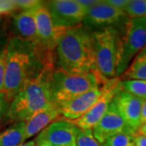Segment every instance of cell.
Returning <instances> with one entry per match:
<instances>
[{"label":"cell","instance_id":"cell-1","mask_svg":"<svg viewBox=\"0 0 146 146\" xmlns=\"http://www.w3.org/2000/svg\"><path fill=\"white\" fill-rule=\"evenodd\" d=\"M55 68L54 51L36 42L10 36L6 45V74L3 94L10 103L23 84L42 72Z\"/></svg>","mask_w":146,"mask_h":146},{"label":"cell","instance_id":"cell-2","mask_svg":"<svg viewBox=\"0 0 146 146\" xmlns=\"http://www.w3.org/2000/svg\"><path fill=\"white\" fill-rule=\"evenodd\" d=\"M56 68L74 74L96 71L93 31L84 25L64 29L54 50Z\"/></svg>","mask_w":146,"mask_h":146},{"label":"cell","instance_id":"cell-3","mask_svg":"<svg viewBox=\"0 0 146 146\" xmlns=\"http://www.w3.org/2000/svg\"><path fill=\"white\" fill-rule=\"evenodd\" d=\"M55 68L46 69L23 84L9 103L8 119L13 123L26 122L37 111L55 102L50 86V76Z\"/></svg>","mask_w":146,"mask_h":146},{"label":"cell","instance_id":"cell-4","mask_svg":"<svg viewBox=\"0 0 146 146\" xmlns=\"http://www.w3.org/2000/svg\"><path fill=\"white\" fill-rule=\"evenodd\" d=\"M106 80L97 71L74 74L55 68L50 79L53 100L58 104L70 101L96 87L102 86Z\"/></svg>","mask_w":146,"mask_h":146},{"label":"cell","instance_id":"cell-5","mask_svg":"<svg viewBox=\"0 0 146 146\" xmlns=\"http://www.w3.org/2000/svg\"><path fill=\"white\" fill-rule=\"evenodd\" d=\"M96 71L107 79L116 77L120 36L114 27L93 32Z\"/></svg>","mask_w":146,"mask_h":146},{"label":"cell","instance_id":"cell-6","mask_svg":"<svg viewBox=\"0 0 146 146\" xmlns=\"http://www.w3.org/2000/svg\"><path fill=\"white\" fill-rule=\"evenodd\" d=\"M145 46L146 17L130 18L126 24L125 34L120 38L116 77L122 76L133 58Z\"/></svg>","mask_w":146,"mask_h":146},{"label":"cell","instance_id":"cell-7","mask_svg":"<svg viewBox=\"0 0 146 146\" xmlns=\"http://www.w3.org/2000/svg\"><path fill=\"white\" fill-rule=\"evenodd\" d=\"M121 83L119 77L106 80L102 84V94L99 100L82 117L71 122L79 129L93 130L108 110L115 95L122 89Z\"/></svg>","mask_w":146,"mask_h":146},{"label":"cell","instance_id":"cell-8","mask_svg":"<svg viewBox=\"0 0 146 146\" xmlns=\"http://www.w3.org/2000/svg\"><path fill=\"white\" fill-rule=\"evenodd\" d=\"M54 25L58 29H68L82 25L87 11L76 0H54L46 3Z\"/></svg>","mask_w":146,"mask_h":146},{"label":"cell","instance_id":"cell-9","mask_svg":"<svg viewBox=\"0 0 146 146\" xmlns=\"http://www.w3.org/2000/svg\"><path fill=\"white\" fill-rule=\"evenodd\" d=\"M32 11L36 25L38 44L54 51L58 38L64 29H56L54 25L50 11L46 3L40 2L32 8Z\"/></svg>","mask_w":146,"mask_h":146},{"label":"cell","instance_id":"cell-10","mask_svg":"<svg viewBox=\"0 0 146 146\" xmlns=\"http://www.w3.org/2000/svg\"><path fill=\"white\" fill-rule=\"evenodd\" d=\"M127 16L123 11L119 10L108 4L106 1L99 3L87 11L84 18L82 25L88 29L100 30L105 28L113 27L117 22Z\"/></svg>","mask_w":146,"mask_h":146},{"label":"cell","instance_id":"cell-11","mask_svg":"<svg viewBox=\"0 0 146 146\" xmlns=\"http://www.w3.org/2000/svg\"><path fill=\"white\" fill-rule=\"evenodd\" d=\"M144 100L121 89L115 96L113 102L125 121L131 132L136 135L141 127V113Z\"/></svg>","mask_w":146,"mask_h":146},{"label":"cell","instance_id":"cell-12","mask_svg":"<svg viewBox=\"0 0 146 146\" xmlns=\"http://www.w3.org/2000/svg\"><path fill=\"white\" fill-rule=\"evenodd\" d=\"M121 132L132 134L112 101L102 119L94 127L93 133L96 140L102 145L111 136Z\"/></svg>","mask_w":146,"mask_h":146},{"label":"cell","instance_id":"cell-13","mask_svg":"<svg viewBox=\"0 0 146 146\" xmlns=\"http://www.w3.org/2000/svg\"><path fill=\"white\" fill-rule=\"evenodd\" d=\"M102 94V85L96 87L73 99L59 103L61 114L68 121H74L82 117L99 100Z\"/></svg>","mask_w":146,"mask_h":146},{"label":"cell","instance_id":"cell-14","mask_svg":"<svg viewBox=\"0 0 146 146\" xmlns=\"http://www.w3.org/2000/svg\"><path fill=\"white\" fill-rule=\"evenodd\" d=\"M78 127L71 121L58 120L40 133L52 146H76Z\"/></svg>","mask_w":146,"mask_h":146},{"label":"cell","instance_id":"cell-15","mask_svg":"<svg viewBox=\"0 0 146 146\" xmlns=\"http://www.w3.org/2000/svg\"><path fill=\"white\" fill-rule=\"evenodd\" d=\"M62 117L60 106L57 102L37 111L25 122V141L39 134L52 123Z\"/></svg>","mask_w":146,"mask_h":146},{"label":"cell","instance_id":"cell-16","mask_svg":"<svg viewBox=\"0 0 146 146\" xmlns=\"http://www.w3.org/2000/svg\"><path fill=\"white\" fill-rule=\"evenodd\" d=\"M13 36L33 42H37L36 25L32 9L22 10L12 17Z\"/></svg>","mask_w":146,"mask_h":146},{"label":"cell","instance_id":"cell-17","mask_svg":"<svg viewBox=\"0 0 146 146\" xmlns=\"http://www.w3.org/2000/svg\"><path fill=\"white\" fill-rule=\"evenodd\" d=\"M25 122H17L0 131V146H18L25 142Z\"/></svg>","mask_w":146,"mask_h":146},{"label":"cell","instance_id":"cell-18","mask_svg":"<svg viewBox=\"0 0 146 146\" xmlns=\"http://www.w3.org/2000/svg\"><path fill=\"white\" fill-rule=\"evenodd\" d=\"M122 80H146V46L133 58L128 68L121 76Z\"/></svg>","mask_w":146,"mask_h":146},{"label":"cell","instance_id":"cell-19","mask_svg":"<svg viewBox=\"0 0 146 146\" xmlns=\"http://www.w3.org/2000/svg\"><path fill=\"white\" fill-rule=\"evenodd\" d=\"M122 89L142 100L146 99V80H122Z\"/></svg>","mask_w":146,"mask_h":146},{"label":"cell","instance_id":"cell-20","mask_svg":"<svg viewBox=\"0 0 146 146\" xmlns=\"http://www.w3.org/2000/svg\"><path fill=\"white\" fill-rule=\"evenodd\" d=\"M124 12L131 18L146 17V0H130Z\"/></svg>","mask_w":146,"mask_h":146},{"label":"cell","instance_id":"cell-21","mask_svg":"<svg viewBox=\"0 0 146 146\" xmlns=\"http://www.w3.org/2000/svg\"><path fill=\"white\" fill-rule=\"evenodd\" d=\"M135 135L128 132H121L111 136L102 144V146H132L134 143Z\"/></svg>","mask_w":146,"mask_h":146},{"label":"cell","instance_id":"cell-22","mask_svg":"<svg viewBox=\"0 0 146 146\" xmlns=\"http://www.w3.org/2000/svg\"><path fill=\"white\" fill-rule=\"evenodd\" d=\"M76 146H101V144L94 137L93 130H83L78 128Z\"/></svg>","mask_w":146,"mask_h":146},{"label":"cell","instance_id":"cell-23","mask_svg":"<svg viewBox=\"0 0 146 146\" xmlns=\"http://www.w3.org/2000/svg\"><path fill=\"white\" fill-rule=\"evenodd\" d=\"M6 47L0 52V93H3L5 83Z\"/></svg>","mask_w":146,"mask_h":146},{"label":"cell","instance_id":"cell-24","mask_svg":"<svg viewBox=\"0 0 146 146\" xmlns=\"http://www.w3.org/2000/svg\"><path fill=\"white\" fill-rule=\"evenodd\" d=\"M41 1L36 0H24V1H16L14 2V4L16 7H18L21 10H29L32 9L36 6Z\"/></svg>","mask_w":146,"mask_h":146},{"label":"cell","instance_id":"cell-25","mask_svg":"<svg viewBox=\"0 0 146 146\" xmlns=\"http://www.w3.org/2000/svg\"><path fill=\"white\" fill-rule=\"evenodd\" d=\"M9 107V102L6 100L5 96L3 93H0V123L4 116H7Z\"/></svg>","mask_w":146,"mask_h":146},{"label":"cell","instance_id":"cell-26","mask_svg":"<svg viewBox=\"0 0 146 146\" xmlns=\"http://www.w3.org/2000/svg\"><path fill=\"white\" fill-rule=\"evenodd\" d=\"M108 4L119 10L124 11L130 0H105Z\"/></svg>","mask_w":146,"mask_h":146},{"label":"cell","instance_id":"cell-27","mask_svg":"<svg viewBox=\"0 0 146 146\" xmlns=\"http://www.w3.org/2000/svg\"><path fill=\"white\" fill-rule=\"evenodd\" d=\"M80 5L83 7L86 11L90 10L94 6L97 5L100 2V0H76Z\"/></svg>","mask_w":146,"mask_h":146},{"label":"cell","instance_id":"cell-28","mask_svg":"<svg viewBox=\"0 0 146 146\" xmlns=\"http://www.w3.org/2000/svg\"><path fill=\"white\" fill-rule=\"evenodd\" d=\"M134 143L136 146H146V136L136 134L134 137Z\"/></svg>","mask_w":146,"mask_h":146},{"label":"cell","instance_id":"cell-29","mask_svg":"<svg viewBox=\"0 0 146 146\" xmlns=\"http://www.w3.org/2000/svg\"><path fill=\"white\" fill-rule=\"evenodd\" d=\"M35 140H36V146H52V145L41 134H39Z\"/></svg>","mask_w":146,"mask_h":146},{"label":"cell","instance_id":"cell-30","mask_svg":"<svg viewBox=\"0 0 146 146\" xmlns=\"http://www.w3.org/2000/svg\"><path fill=\"white\" fill-rule=\"evenodd\" d=\"M146 123V99L144 100L141 113V125Z\"/></svg>","mask_w":146,"mask_h":146},{"label":"cell","instance_id":"cell-31","mask_svg":"<svg viewBox=\"0 0 146 146\" xmlns=\"http://www.w3.org/2000/svg\"><path fill=\"white\" fill-rule=\"evenodd\" d=\"M136 134H141V135H143V136H146V123L141 124Z\"/></svg>","mask_w":146,"mask_h":146},{"label":"cell","instance_id":"cell-32","mask_svg":"<svg viewBox=\"0 0 146 146\" xmlns=\"http://www.w3.org/2000/svg\"><path fill=\"white\" fill-rule=\"evenodd\" d=\"M18 146H36V140L34 139V140H32V141L24 142L23 144H21V145Z\"/></svg>","mask_w":146,"mask_h":146},{"label":"cell","instance_id":"cell-33","mask_svg":"<svg viewBox=\"0 0 146 146\" xmlns=\"http://www.w3.org/2000/svg\"><path fill=\"white\" fill-rule=\"evenodd\" d=\"M5 47H1V46H0V52H1V51H2V50H3L4 49V48H5Z\"/></svg>","mask_w":146,"mask_h":146},{"label":"cell","instance_id":"cell-34","mask_svg":"<svg viewBox=\"0 0 146 146\" xmlns=\"http://www.w3.org/2000/svg\"><path fill=\"white\" fill-rule=\"evenodd\" d=\"M132 146H136V145H132Z\"/></svg>","mask_w":146,"mask_h":146}]
</instances>
